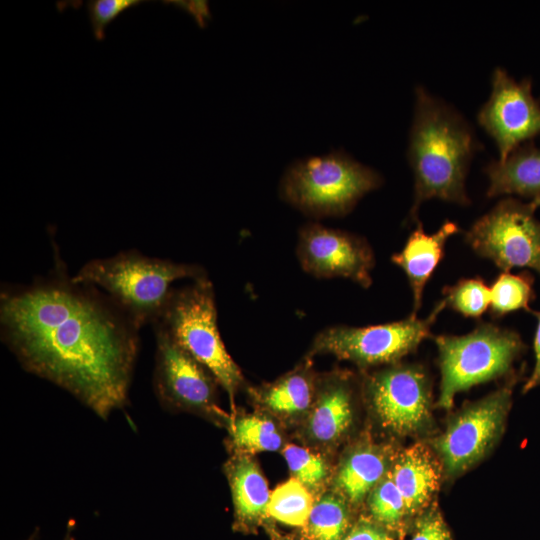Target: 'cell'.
I'll return each mask as SVG.
<instances>
[{
  "label": "cell",
  "instance_id": "obj_1",
  "mask_svg": "<svg viewBox=\"0 0 540 540\" xmlns=\"http://www.w3.org/2000/svg\"><path fill=\"white\" fill-rule=\"evenodd\" d=\"M1 338L22 367L107 419L125 407L139 328L93 286L57 274L1 292Z\"/></svg>",
  "mask_w": 540,
  "mask_h": 540
},
{
  "label": "cell",
  "instance_id": "obj_2",
  "mask_svg": "<svg viewBox=\"0 0 540 540\" xmlns=\"http://www.w3.org/2000/svg\"><path fill=\"white\" fill-rule=\"evenodd\" d=\"M478 149L480 144L467 120L418 86L407 153L414 175V200L409 213L412 221L417 220L420 205L429 199L471 203L465 181Z\"/></svg>",
  "mask_w": 540,
  "mask_h": 540
},
{
  "label": "cell",
  "instance_id": "obj_3",
  "mask_svg": "<svg viewBox=\"0 0 540 540\" xmlns=\"http://www.w3.org/2000/svg\"><path fill=\"white\" fill-rule=\"evenodd\" d=\"M205 276L199 265L148 257L130 250L89 261L72 279L104 290L140 329L159 318L175 281Z\"/></svg>",
  "mask_w": 540,
  "mask_h": 540
},
{
  "label": "cell",
  "instance_id": "obj_4",
  "mask_svg": "<svg viewBox=\"0 0 540 540\" xmlns=\"http://www.w3.org/2000/svg\"><path fill=\"white\" fill-rule=\"evenodd\" d=\"M382 182L374 169L337 150L291 164L281 179L280 195L308 216H343Z\"/></svg>",
  "mask_w": 540,
  "mask_h": 540
},
{
  "label": "cell",
  "instance_id": "obj_5",
  "mask_svg": "<svg viewBox=\"0 0 540 540\" xmlns=\"http://www.w3.org/2000/svg\"><path fill=\"white\" fill-rule=\"evenodd\" d=\"M153 325L204 366L232 400L243 376L220 336L214 289L207 276L173 288Z\"/></svg>",
  "mask_w": 540,
  "mask_h": 540
},
{
  "label": "cell",
  "instance_id": "obj_6",
  "mask_svg": "<svg viewBox=\"0 0 540 540\" xmlns=\"http://www.w3.org/2000/svg\"><path fill=\"white\" fill-rule=\"evenodd\" d=\"M434 342L441 371L438 405L444 409L458 392L508 373L524 350L517 332L487 322L465 335L435 336Z\"/></svg>",
  "mask_w": 540,
  "mask_h": 540
},
{
  "label": "cell",
  "instance_id": "obj_7",
  "mask_svg": "<svg viewBox=\"0 0 540 540\" xmlns=\"http://www.w3.org/2000/svg\"><path fill=\"white\" fill-rule=\"evenodd\" d=\"M445 308L442 299L424 319L411 314L400 321L366 327L331 326L317 334L312 352L332 354L360 367L393 363L430 336L431 327Z\"/></svg>",
  "mask_w": 540,
  "mask_h": 540
},
{
  "label": "cell",
  "instance_id": "obj_8",
  "mask_svg": "<svg viewBox=\"0 0 540 540\" xmlns=\"http://www.w3.org/2000/svg\"><path fill=\"white\" fill-rule=\"evenodd\" d=\"M529 203L501 199L465 234L468 245L502 272L530 268L540 274V221Z\"/></svg>",
  "mask_w": 540,
  "mask_h": 540
},
{
  "label": "cell",
  "instance_id": "obj_9",
  "mask_svg": "<svg viewBox=\"0 0 540 540\" xmlns=\"http://www.w3.org/2000/svg\"><path fill=\"white\" fill-rule=\"evenodd\" d=\"M491 84L477 120L494 140L498 160H503L540 133V102L532 95L530 79L517 82L503 68L494 69Z\"/></svg>",
  "mask_w": 540,
  "mask_h": 540
},
{
  "label": "cell",
  "instance_id": "obj_10",
  "mask_svg": "<svg viewBox=\"0 0 540 540\" xmlns=\"http://www.w3.org/2000/svg\"><path fill=\"white\" fill-rule=\"evenodd\" d=\"M154 390L162 405L214 416L215 377L182 349L165 331L155 327Z\"/></svg>",
  "mask_w": 540,
  "mask_h": 540
},
{
  "label": "cell",
  "instance_id": "obj_11",
  "mask_svg": "<svg viewBox=\"0 0 540 540\" xmlns=\"http://www.w3.org/2000/svg\"><path fill=\"white\" fill-rule=\"evenodd\" d=\"M511 388H502L463 409L434 442L446 472L455 475L480 460L502 431Z\"/></svg>",
  "mask_w": 540,
  "mask_h": 540
},
{
  "label": "cell",
  "instance_id": "obj_12",
  "mask_svg": "<svg viewBox=\"0 0 540 540\" xmlns=\"http://www.w3.org/2000/svg\"><path fill=\"white\" fill-rule=\"evenodd\" d=\"M366 389L381 424L398 435L421 431L430 419L431 389L426 372L416 365H397L367 380Z\"/></svg>",
  "mask_w": 540,
  "mask_h": 540
},
{
  "label": "cell",
  "instance_id": "obj_13",
  "mask_svg": "<svg viewBox=\"0 0 540 540\" xmlns=\"http://www.w3.org/2000/svg\"><path fill=\"white\" fill-rule=\"evenodd\" d=\"M297 257L316 278H347L368 288L375 259L368 242L353 233L307 223L298 236Z\"/></svg>",
  "mask_w": 540,
  "mask_h": 540
},
{
  "label": "cell",
  "instance_id": "obj_14",
  "mask_svg": "<svg viewBox=\"0 0 540 540\" xmlns=\"http://www.w3.org/2000/svg\"><path fill=\"white\" fill-rule=\"evenodd\" d=\"M459 231L457 223L447 220L435 233L427 234L418 222L403 249L392 255L391 261L404 271L412 290L411 314L417 315L421 307L425 285L444 256L447 240Z\"/></svg>",
  "mask_w": 540,
  "mask_h": 540
},
{
  "label": "cell",
  "instance_id": "obj_15",
  "mask_svg": "<svg viewBox=\"0 0 540 540\" xmlns=\"http://www.w3.org/2000/svg\"><path fill=\"white\" fill-rule=\"evenodd\" d=\"M485 173L489 179L486 195H519L531 200L540 197V148L527 142L505 159L490 162Z\"/></svg>",
  "mask_w": 540,
  "mask_h": 540
},
{
  "label": "cell",
  "instance_id": "obj_16",
  "mask_svg": "<svg viewBox=\"0 0 540 540\" xmlns=\"http://www.w3.org/2000/svg\"><path fill=\"white\" fill-rule=\"evenodd\" d=\"M236 523L239 527H255L268 517L271 493L256 462L244 454L226 465Z\"/></svg>",
  "mask_w": 540,
  "mask_h": 540
},
{
  "label": "cell",
  "instance_id": "obj_17",
  "mask_svg": "<svg viewBox=\"0 0 540 540\" xmlns=\"http://www.w3.org/2000/svg\"><path fill=\"white\" fill-rule=\"evenodd\" d=\"M390 471L408 515L422 510L438 489V465L422 445L416 444L404 450Z\"/></svg>",
  "mask_w": 540,
  "mask_h": 540
},
{
  "label": "cell",
  "instance_id": "obj_18",
  "mask_svg": "<svg viewBox=\"0 0 540 540\" xmlns=\"http://www.w3.org/2000/svg\"><path fill=\"white\" fill-rule=\"evenodd\" d=\"M351 388L348 379L333 376L320 388L308 420V433L320 443L338 440L352 422Z\"/></svg>",
  "mask_w": 540,
  "mask_h": 540
},
{
  "label": "cell",
  "instance_id": "obj_19",
  "mask_svg": "<svg viewBox=\"0 0 540 540\" xmlns=\"http://www.w3.org/2000/svg\"><path fill=\"white\" fill-rule=\"evenodd\" d=\"M387 465V457L380 448L361 446L341 463L336 488L346 501L359 504L388 472Z\"/></svg>",
  "mask_w": 540,
  "mask_h": 540
},
{
  "label": "cell",
  "instance_id": "obj_20",
  "mask_svg": "<svg viewBox=\"0 0 540 540\" xmlns=\"http://www.w3.org/2000/svg\"><path fill=\"white\" fill-rule=\"evenodd\" d=\"M313 397L312 374L304 366L257 391V398L262 405L281 415L303 413L312 404Z\"/></svg>",
  "mask_w": 540,
  "mask_h": 540
},
{
  "label": "cell",
  "instance_id": "obj_21",
  "mask_svg": "<svg viewBox=\"0 0 540 540\" xmlns=\"http://www.w3.org/2000/svg\"><path fill=\"white\" fill-rule=\"evenodd\" d=\"M349 531V512L341 495L326 494L314 502L302 534L310 540H342Z\"/></svg>",
  "mask_w": 540,
  "mask_h": 540
},
{
  "label": "cell",
  "instance_id": "obj_22",
  "mask_svg": "<svg viewBox=\"0 0 540 540\" xmlns=\"http://www.w3.org/2000/svg\"><path fill=\"white\" fill-rule=\"evenodd\" d=\"M533 276L524 271L519 274L502 272L490 287V313L493 318L517 311L531 312L530 302L534 299Z\"/></svg>",
  "mask_w": 540,
  "mask_h": 540
},
{
  "label": "cell",
  "instance_id": "obj_23",
  "mask_svg": "<svg viewBox=\"0 0 540 540\" xmlns=\"http://www.w3.org/2000/svg\"><path fill=\"white\" fill-rule=\"evenodd\" d=\"M313 504L311 492L292 477L271 493L268 516L283 524L303 528Z\"/></svg>",
  "mask_w": 540,
  "mask_h": 540
},
{
  "label": "cell",
  "instance_id": "obj_24",
  "mask_svg": "<svg viewBox=\"0 0 540 540\" xmlns=\"http://www.w3.org/2000/svg\"><path fill=\"white\" fill-rule=\"evenodd\" d=\"M234 446L246 453L277 451L282 445V436L267 417L245 415L237 417L231 424Z\"/></svg>",
  "mask_w": 540,
  "mask_h": 540
},
{
  "label": "cell",
  "instance_id": "obj_25",
  "mask_svg": "<svg viewBox=\"0 0 540 540\" xmlns=\"http://www.w3.org/2000/svg\"><path fill=\"white\" fill-rule=\"evenodd\" d=\"M368 506L375 522L387 530L397 529L408 515L391 471H388L369 493Z\"/></svg>",
  "mask_w": 540,
  "mask_h": 540
},
{
  "label": "cell",
  "instance_id": "obj_26",
  "mask_svg": "<svg viewBox=\"0 0 540 540\" xmlns=\"http://www.w3.org/2000/svg\"><path fill=\"white\" fill-rule=\"evenodd\" d=\"M443 295L446 307L464 317L479 318L490 306V287L481 278L461 279Z\"/></svg>",
  "mask_w": 540,
  "mask_h": 540
},
{
  "label": "cell",
  "instance_id": "obj_27",
  "mask_svg": "<svg viewBox=\"0 0 540 540\" xmlns=\"http://www.w3.org/2000/svg\"><path fill=\"white\" fill-rule=\"evenodd\" d=\"M289 470L310 492L319 491L329 477L326 461L316 453L294 444L283 451Z\"/></svg>",
  "mask_w": 540,
  "mask_h": 540
},
{
  "label": "cell",
  "instance_id": "obj_28",
  "mask_svg": "<svg viewBox=\"0 0 540 540\" xmlns=\"http://www.w3.org/2000/svg\"><path fill=\"white\" fill-rule=\"evenodd\" d=\"M142 0H89L86 9L91 30L97 41L105 38L107 26L127 9L139 6Z\"/></svg>",
  "mask_w": 540,
  "mask_h": 540
},
{
  "label": "cell",
  "instance_id": "obj_29",
  "mask_svg": "<svg viewBox=\"0 0 540 540\" xmlns=\"http://www.w3.org/2000/svg\"><path fill=\"white\" fill-rule=\"evenodd\" d=\"M411 540H451V537L440 513L432 509L418 519Z\"/></svg>",
  "mask_w": 540,
  "mask_h": 540
},
{
  "label": "cell",
  "instance_id": "obj_30",
  "mask_svg": "<svg viewBox=\"0 0 540 540\" xmlns=\"http://www.w3.org/2000/svg\"><path fill=\"white\" fill-rule=\"evenodd\" d=\"M342 540H393V538L386 528L375 521L360 519Z\"/></svg>",
  "mask_w": 540,
  "mask_h": 540
},
{
  "label": "cell",
  "instance_id": "obj_31",
  "mask_svg": "<svg viewBox=\"0 0 540 540\" xmlns=\"http://www.w3.org/2000/svg\"><path fill=\"white\" fill-rule=\"evenodd\" d=\"M537 319V328L534 336L535 365L531 376L526 381L523 391L527 392L540 386V311H531Z\"/></svg>",
  "mask_w": 540,
  "mask_h": 540
},
{
  "label": "cell",
  "instance_id": "obj_32",
  "mask_svg": "<svg viewBox=\"0 0 540 540\" xmlns=\"http://www.w3.org/2000/svg\"><path fill=\"white\" fill-rule=\"evenodd\" d=\"M279 540H310L306 536H304L302 533L299 536H293V537H285L281 538Z\"/></svg>",
  "mask_w": 540,
  "mask_h": 540
},
{
  "label": "cell",
  "instance_id": "obj_33",
  "mask_svg": "<svg viewBox=\"0 0 540 540\" xmlns=\"http://www.w3.org/2000/svg\"><path fill=\"white\" fill-rule=\"evenodd\" d=\"M529 205H530L534 210H536V209L540 206V197L531 200V201L529 202Z\"/></svg>",
  "mask_w": 540,
  "mask_h": 540
},
{
  "label": "cell",
  "instance_id": "obj_34",
  "mask_svg": "<svg viewBox=\"0 0 540 540\" xmlns=\"http://www.w3.org/2000/svg\"><path fill=\"white\" fill-rule=\"evenodd\" d=\"M63 540H75V538L71 535L70 533V529L69 531L67 532V534L65 535L64 539Z\"/></svg>",
  "mask_w": 540,
  "mask_h": 540
},
{
  "label": "cell",
  "instance_id": "obj_35",
  "mask_svg": "<svg viewBox=\"0 0 540 540\" xmlns=\"http://www.w3.org/2000/svg\"><path fill=\"white\" fill-rule=\"evenodd\" d=\"M36 537H37V534L34 533L30 536V538L28 540H36Z\"/></svg>",
  "mask_w": 540,
  "mask_h": 540
}]
</instances>
